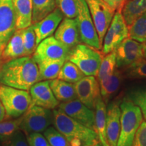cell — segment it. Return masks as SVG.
Listing matches in <instances>:
<instances>
[{
  "mask_svg": "<svg viewBox=\"0 0 146 146\" xmlns=\"http://www.w3.org/2000/svg\"><path fill=\"white\" fill-rule=\"evenodd\" d=\"M120 130L116 146H132L136 131L143 121L141 110L129 98L120 104Z\"/></svg>",
  "mask_w": 146,
  "mask_h": 146,
  "instance_id": "3",
  "label": "cell"
},
{
  "mask_svg": "<svg viewBox=\"0 0 146 146\" xmlns=\"http://www.w3.org/2000/svg\"><path fill=\"white\" fill-rule=\"evenodd\" d=\"M132 146H146V122L142 121L136 131Z\"/></svg>",
  "mask_w": 146,
  "mask_h": 146,
  "instance_id": "37",
  "label": "cell"
},
{
  "mask_svg": "<svg viewBox=\"0 0 146 146\" xmlns=\"http://www.w3.org/2000/svg\"><path fill=\"white\" fill-rule=\"evenodd\" d=\"M120 111L118 102H112L106 108V137L109 146H116L120 130Z\"/></svg>",
  "mask_w": 146,
  "mask_h": 146,
  "instance_id": "18",
  "label": "cell"
},
{
  "mask_svg": "<svg viewBox=\"0 0 146 146\" xmlns=\"http://www.w3.org/2000/svg\"><path fill=\"white\" fill-rule=\"evenodd\" d=\"M95 28L102 45L106 31L114 15V10L103 0H85Z\"/></svg>",
  "mask_w": 146,
  "mask_h": 146,
  "instance_id": "10",
  "label": "cell"
},
{
  "mask_svg": "<svg viewBox=\"0 0 146 146\" xmlns=\"http://www.w3.org/2000/svg\"><path fill=\"white\" fill-rule=\"evenodd\" d=\"M23 39L25 47V56H31L35 50L36 45V35L34 31L33 25L23 29Z\"/></svg>",
  "mask_w": 146,
  "mask_h": 146,
  "instance_id": "31",
  "label": "cell"
},
{
  "mask_svg": "<svg viewBox=\"0 0 146 146\" xmlns=\"http://www.w3.org/2000/svg\"><path fill=\"white\" fill-rule=\"evenodd\" d=\"M0 102L4 107L6 118L21 117L32 104L28 91L14 88L0 83Z\"/></svg>",
  "mask_w": 146,
  "mask_h": 146,
  "instance_id": "4",
  "label": "cell"
},
{
  "mask_svg": "<svg viewBox=\"0 0 146 146\" xmlns=\"http://www.w3.org/2000/svg\"><path fill=\"white\" fill-rule=\"evenodd\" d=\"M43 132L45 137L51 146H70L65 137L56 128L49 127Z\"/></svg>",
  "mask_w": 146,
  "mask_h": 146,
  "instance_id": "32",
  "label": "cell"
},
{
  "mask_svg": "<svg viewBox=\"0 0 146 146\" xmlns=\"http://www.w3.org/2000/svg\"><path fill=\"white\" fill-rule=\"evenodd\" d=\"M23 116L17 118L0 122V139L6 140L11 137L16 131L20 130Z\"/></svg>",
  "mask_w": 146,
  "mask_h": 146,
  "instance_id": "30",
  "label": "cell"
},
{
  "mask_svg": "<svg viewBox=\"0 0 146 146\" xmlns=\"http://www.w3.org/2000/svg\"><path fill=\"white\" fill-rule=\"evenodd\" d=\"M52 112L55 128L65 137L70 146H92L100 142L94 129L73 120L59 108L54 109Z\"/></svg>",
  "mask_w": 146,
  "mask_h": 146,
  "instance_id": "2",
  "label": "cell"
},
{
  "mask_svg": "<svg viewBox=\"0 0 146 146\" xmlns=\"http://www.w3.org/2000/svg\"><path fill=\"white\" fill-rule=\"evenodd\" d=\"M121 78L119 71L115 70L112 75L98 81L100 84V94L104 102L107 103L109 98L118 90L121 83Z\"/></svg>",
  "mask_w": 146,
  "mask_h": 146,
  "instance_id": "23",
  "label": "cell"
},
{
  "mask_svg": "<svg viewBox=\"0 0 146 146\" xmlns=\"http://www.w3.org/2000/svg\"><path fill=\"white\" fill-rule=\"evenodd\" d=\"M94 110V131L103 146H109L106 137V104L101 96L97 100Z\"/></svg>",
  "mask_w": 146,
  "mask_h": 146,
  "instance_id": "20",
  "label": "cell"
},
{
  "mask_svg": "<svg viewBox=\"0 0 146 146\" xmlns=\"http://www.w3.org/2000/svg\"><path fill=\"white\" fill-rule=\"evenodd\" d=\"M143 56L146 59V44H143Z\"/></svg>",
  "mask_w": 146,
  "mask_h": 146,
  "instance_id": "41",
  "label": "cell"
},
{
  "mask_svg": "<svg viewBox=\"0 0 146 146\" xmlns=\"http://www.w3.org/2000/svg\"><path fill=\"white\" fill-rule=\"evenodd\" d=\"M146 12V0H129L125 3L123 9V14L128 27L133 21Z\"/></svg>",
  "mask_w": 146,
  "mask_h": 146,
  "instance_id": "24",
  "label": "cell"
},
{
  "mask_svg": "<svg viewBox=\"0 0 146 146\" xmlns=\"http://www.w3.org/2000/svg\"><path fill=\"white\" fill-rule=\"evenodd\" d=\"M85 74L74 63L66 60L62 66L58 78L62 81L74 84L83 78Z\"/></svg>",
  "mask_w": 146,
  "mask_h": 146,
  "instance_id": "27",
  "label": "cell"
},
{
  "mask_svg": "<svg viewBox=\"0 0 146 146\" xmlns=\"http://www.w3.org/2000/svg\"><path fill=\"white\" fill-rule=\"evenodd\" d=\"M38 81V66L31 56L10 60L0 67V83L3 85L29 91Z\"/></svg>",
  "mask_w": 146,
  "mask_h": 146,
  "instance_id": "1",
  "label": "cell"
},
{
  "mask_svg": "<svg viewBox=\"0 0 146 146\" xmlns=\"http://www.w3.org/2000/svg\"><path fill=\"white\" fill-rule=\"evenodd\" d=\"M58 108L67 116L85 127L94 130L95 112L84 105L78 99L66 102H61Z\"/></svg>",
  "mask_w": 146,
  "mask_h": 146,
  "instance_id": "14",
  "label": "cell"
},
{
  "mask_svg": "<svg viewBox=\"0 0 146 146\" xmlns=\"http://www.w3.org/2000/svg\"><path fill=\"white\" fill-rule=\"evenodd\" d=\"M74 85L77 99L94 110L97 100L101 96L100 84L96 76H85Z\"/></svg>",
  "mask_w": 146,
  "mask_h": 146,
  "instance_id": "13",
  "label": "cell"
},
{
  "mask_svg": "<svg viewBox=\"0 0 146 146\" xmlns=\"http://www.w3.org/2000/svg\"><path fill=\"white\" fill-rule=\"evenodd\" d=\"M50 86L54 96L60 102H66L77 99L73 83L55 78L50 80Z\"/></svg>",
  "mask_w": 146,
  "mask_h": 146,
  "instance_id": "22",
  "label": "cell"
},
{
  "mask_svg": "<svg viewBox=\"0 0 146 146\" xmlns=\"http://www.w3.org/2000/svg\"><path fill=\"white\" fill-rule=\"evenodd\" d=\"M54 37L66 46L72 49L81 43L75 18L66 17L56 30Z\"/></svg>",
  "mask_w": 146,
  "mask_h": 146,
  "instance_id": "17",
  "label": "cell"
},
{
  "mask_svg": "<svg viewBox=\"0 0 146 146\" xmlns=\"http://www.w3.org/2000/svg\"><path fill=\"white\" fill-rule=\"evenodd\" d=\"M92 146H103V145H102V144L101 143H100V142H99V143L95 144V145H92Z\"/></svg>",
  "mask_w": 146,
  "mask_h": 146,
  "instance_id": "42",
  "label": "cell"
},
{
  "mask_svg": "<svg viewBox=\"0 0 146 146\" xmlns=\"http://www.w3.org/2000/svg\"><path fill=\"white\" fill-rule=\"evenodd\" d=\"M103 1L109 5L113 10H116L121 8L125 0H103Z\"/></svg>",
  "mask_w": 146,
  "mask_h": 146,
  "instance_id": "39",
  "label": "cell"
},
{
  "mask_svg": "<svg viewBox=\"0 0 146 146\" xmlns=\"http://www.w3.org/2000/svg\"><path fill=\"white\" fill-rule=\"evenodd\" d=\"M32 105L49 110L56 109L60 102L56 99L50 86V81L36 82L29 89Z\"/></svg>",
  "mask_w": 146,
  "mask_h": 146,
  "instance_id": "15",
  "label": "cell"
},
{
  "mask_svg": "<svg viewBox=\"0 0 146 146\" xmlns=\"http://www.w3.org/2000/svg\"><path fill=\"white\" fill-rule=\"evenodd\" d=\"M26 137L29 146H51L45 136L40 133H32Z\"/></svg>",
  "mask_w": 146,
  "mask_h": 146,
  "instance_id": "38",
  "label": "cell"
},
{
  "mask_svg": "<svg viewBox=\"0 0 146 146\" xmlns=\"http://www.w3.org/2000/svg\"><path fill=\"white\" fill-rule=\"evenodd\" d=\"M16 30V14L12 0H0V53Z\"/></svg>",
  "mask_w": 146,
  "mask_h": 146,
  "instance_id": "12",
  "label": "cell"
},
{
  "mask_svg": "<svg viewBox=\"0 0 146 146\" xmlns=\"http://www.w3.org/2000/svg\"><path fill=\"white\" fill-rule=\"evenodd\" d=\"M58 8L66 18H75L76 16V0H56Z\"/></svg>",
  "mask_w": 146,
  "mask_h": 146,
  "instance_id": "34",
  "label": "cell"
},
{
  "mask_svg": "<svg viewBox=\"0 0 146 146\" xmlns=\"http://www.w3.org/2000/svg\"><path fill=\"white\" fill-rule=\"evenodd\" d=\"M129 37V27L123 14L118 10L113 16L103 40L102 54H108L116 49L124 39Z\"/></svg>",
  "mask_w": 146,
  "mask_h": 146,
  "instance_id": "9",
  "label": "cell"
},
{
  "mask_svg": "<svg viewBox=\"0 0 146 146\" xmlns=\"http://www.w3.org/2000/svg\"><path fill=\"white\" fill-rule=\"evenodd\" d=\"M5 118H6V113L4 107L0 102V122L4 120Z\"/></svg>",
  "mask_w": 146,
  "mask_h": 146,
  "instance_id": "40",
  "label": "cell"
},
{
  "mask_svg": "<svg viewBox=\"0 0 146 146\" xmlns=\"http://www.w3.org/2000/svg\"><path fill=\"white\" fill-rule=\"evenodd\" d=\"M16 14V29H24L32 25L31 0H12Z\"/></svg>",
  "mask_w": 146,
  "mask_h": 146,
  "instance_id": "21",
  "label": "cell"
},
{
  "mask_svg": "<svg viewBox=\"0 0 146 146\" xmlns=\"http://www.w3.org/2000/svg\"><path fill=\"white\" fill-rule=\"evenodd\" d=\"M116 67L128 68L144 58L143 44L128 37L124 39L114 50Z\"/></svg>",
  "mask_w": 146,
  "mask_h": 146,
  "instance_id": "11",
  "label": "cell"
},
{
  "mask_svg": "<svg viewBox=\"0 0 146 146\" xmlns=\"http://www.w3.org/2000/svg\"><path fill=\"white\" fill-rule=\"evenodd\" d=\"M32 23L44 18L56 9V0H31Z\"/></svg>",
  "mask_w": 146,
  "mask_h": 146,
  "instance_id": "26",
  "label": "cell"
},
{
  "mask_svg": "<svg viewBox=\"0 0 146 146\" xmlns=\"http://www.w3.org/2000/svg\"><path fill=\"white\" fill-rule=\"evenodd\" d=\"M129 99L139 108L146 120V88H138L133 90L129 94Z\"/></svg>",
  "mask_w": 146,
  "mask_h": 146,
  "instance_id": "33",
  "label": "cell"
},
{
  "mask_svg": "<svg viewBox=\"0 0 146 146\" xmlns=\"http://www.w3.org/2000/svg\"><path fill=\"white\" fill-rule=\"evenodd\" d=\"M129 37L144 43L146 42V12L136 18L129 27Z\"/></svg>",
  "mask_w": 146,
  "mask_h": 146,
  "instance_id": "28",
  "label": "cell"
},
{
  "mask_svg": "<svg viewBox=\"0 0 146 146\" xmlns=\"http://www.w3.org/2000/svg\"><path fill=\"white\" fill-rule=\"evenodd\" d=\"M53 124V112L50 110L31 105L23 115L20 130L27 136L32 133H41Z\"/></svg>",
  "mask_w": 146,
  "mask_h": 146,
  "instance_id": "7",
  "label": "cell"
},
{
  "mask_svg": "<svg viewBox=\"0 0 146 146\" xmlns=\"http://www.w3.org/2000/svg\"><path fill=\"white\" fill-rule=\"evenodd\" d=\"M1 53H0V63H1Z\"/></svg>",
  "mask_w": 146,
  "mask_h": 146,
  "instance_id": "43",
  "label": "cell"
},
{
  "mask_svg": "<svg viewBox=\"0 0 146 146\" xmlns=\"http://www.w3.org/2000/svg\"><path fill=\"white\" fill-rule=\"evenodd\" d=\"M63 16L62 12L57 8L40 21L33 23L36 46L43 39L52 35L62 21Z\"/></svg>",
  "mask_w": 146,
  "mask_h": 146,
  "instance_id": "16",
  "label": "cell"
},
{
  "mask_svg": "<svg viewBox=\"0 0 146 146\" xmlns=\"http://www.w3.org/2000/svg\"><path fill=\"white\" fill-rule=\"evenodd\" d=\"M71 49L58 41L54 36H50L40 42L33 55L35 62L42 61L68 60Z\"/></svg>",
  "mask_w": 146,
  "mask_h": 146,
  "instance_id": "8",
  "label": "cell"
},
{
  "mask_svg": "<svg viewBox=\"0 0 146 146\" xmlns=\"http://www.w3.org/2000/svg\"><path fill=\"white\" fill-rule=\"evenodd\" d=\"M25 137L23 131L18 130L11 137L3 141V146H29Z\"/></svg>",
  "mask_w": 146,
  "mask_h": 146,
  "instance_id": "36",
  "label": "cell"
},
{
  "mask_svg": "<svg viewBox=\"0 0 146 146\" xmlns=\"http://www.w3.org/2000/svg\"><path fill=\"white\" fill-rule=\"evenodd\" d=\"M127 68L129 76L135 78H146V59L143 58Z\"/></svg>",
  "mask_w": 146,
  "mask_h": 146,
  "instance_id": "35",
  "label": "cell"
},
{
  "mask_svg": "<svg viewBox=\"0 0 146 146\" xmlns=\"http://www.w3.org/2000/svg\"><path fill=\"white\" fill-rule=\"evenodd\" d=\"M65 61H42L36 64L39 69V81H50L58 78V74Z\"/></svg>",
  "mask_w": 146,
  "mask_h": 146,
  "instance_id": "25",
  "label": "cell"
},
{
  "mask_svg": "<svg viewBox=\"0 0 146 146\" xmlns=\"http://www.w3.org/2000/svg\"><path fill=\"white\" fill-rule=\"evenodd\" d=\"M116 54L114 51H113L112 52L106 54L102 59L97 75L98 81H100L107 76L112 75L116 70Z\"/></svg>",
  "mask_w": 146,
  "mask_h": 146,
  "instance_id": "29",
  "label": "cell"
},
{
  "mask_svg": "<svg viewBox=\"0 0 146 146\" xmlns=\"http://www.w3.org/2000/svg\"><path fill=\"white\" fill-rule=\"evenodd\" d=\"M103 55L94 47L79 43L71 49L68 60L74 63L85 76H97Z\"/></svg>",
  "mask_w": 146,
  "mask_h": 146,
  "instance_id": "5",
  "label": "cell"
},
{
  "mask_svg": "<svg viewBox=\"0 0 146 146\" xmlns=\"http://www.w3.org/2000/svg\"><path fill=\"white\" fill-rule=\"evenodd\" d=\"M76 1L77 9L75 20L81 42L96 50H101L102 45L100 41L86 1L76 0Z\"/></svg>",
  "mask_w": 146,
  "mask_h": 146,
  "instance_id": "6",
  "label": "cell"
},
{
  "mask_svg": "<svg viewBox=\"0 0 146 146\" xmlns=\"http://www.w3.org/2000/svg\"><path fill=\"white\" fill-rule=\"evenodd\" d=\"M25 56L23 39V29H16L1 54L3 64L16 58Z\"/></svg>",
  "mask_w": 146,
  "mask_h": 146,
  "instance_id": "19",
  "label": "cell"
}]
</instances>
